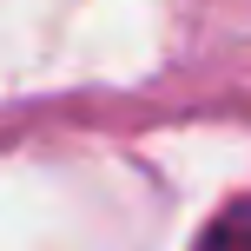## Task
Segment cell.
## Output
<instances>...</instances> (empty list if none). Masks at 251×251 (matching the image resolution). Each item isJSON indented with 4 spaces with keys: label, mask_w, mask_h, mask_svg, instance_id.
<instances>
[{
    "label": "cell",
    "mask_w": 251,
    "mask_h": 251,
    "mask_svg": "<svg viewBox=\"0 0 251 251\" xmlns=\"http://www.w3.org/2000/svg\"><path fill=\"white\" fill-rule=\"evenodd\" d=\"M192 251H251V199H231L225 212H212Z\"/></svg>",
    "instance_id": "cell-1"
}]
</instances>
